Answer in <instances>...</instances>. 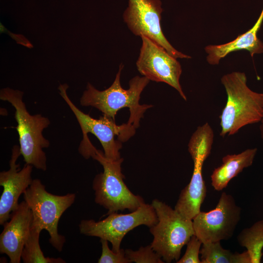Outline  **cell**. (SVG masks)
<instances>
[{
    "mask_svg": "<svg viewBox=\"0 0 263 263\" xmlns=\"http://www.w3.org/2000/svg\"><path fill=\"white\" fill-rule=\"evenodd\" d=\"M78 151L85 159L91 157L103 167V171L94 178L92 188L95 202L108 210L106 215L125 209L132 212L145 203L143 198L134 194L124 182V176L121 172L123 158L115 160L107 158L89 139L80 143Z\"/></svg>",
    "mask_w": 263,
    "mask_h": 263,
    "instance_id": "6da1fadb",
    "label": "cell"
},
{
    "mask_svg": "<svg viewBox=\"0 0 263 263\" xmlns=\"http://www.w3.org/2000/svg\"><path fill=\"white\" fill-rule=\"evenodd\" d=\"M227 95L225 105L220 116V135L225 137L237 133L250 124L260 122L263 111V93L251 90L245 73L233 72L221 78Z\"/></svg>",
    "mask_w": 263,
    "mask_h": 263,
    "instance_id": "7a4b0ae2",
    "label": "cell"
},
{
    "mask_svg": "<svg viewBox=\"0 0 263 263\" xmlns=\"http://www.w3.org/2000/svg\"><path fill=\"white\" fill-rule=\"evenodd\" d=\"M123 67V64L120 65L113 82L105 90L99 91L88 83L86 89L80 99V104L82 106L94 107L114 121L119 110L128 108L130 115L127 123L136 129L139 126L140 119L143 117L144 113L153 106L139 104L141 94L150 80L144 76L137 75L130 80L129 88L124 89L120 83Z\"/></svg>",
    "mask_w": 263,
    "mask_h": 263,
    "instance_id": "3957f363",
    "label": "cell"
},
{
    "mask_svg": "<svg viewBox=\"0 0 263 263\" xmlns=\"http://www.w3.org/2000/svg\"><path fill=\"white\" fill-rule=\"evenodd\" d=\"M23 93L10 88L0 91V99L9 102L15 109V118L21 155L25 164L37 169H47L46 156L43 149L50 146V141L42 134L50 124V120L41 114L31 115L23 101Z\"/></svg>",
    "mask_w": 263,
    "mask_h": 263,
    "instance_id": "277c9868",
    "label": "cell"
},
{
    "mask_svg": "<svg viewBox=\"0 0 263 263\" xmlns=\"http://www.w3.org/2000/svg\"><path fill=\"white\" fill-rule=\"evenodd\" d=\"M75 197L74 193L64 195L50 193L38 179H33L23 193L24 200L32 213L31 226L40 231L47 230L50 235V243L59 252L62 249L65 238L58 232V222L63 213L74 203Z\"/></svg>",
    "mask_w": 263,
    "mask_h": 263,
    "instance_id": "5b68a950",
    "label": "cell"
},
{
    "mask_svg": "<svg viewBox=\"0 0 263 263\" xmlns=\"http://www.w3.org/2000/svg\"><path fill=\"white\" fill-rule=\"evenodd\" d=\"M157 222L150 227L153 249L166 263L177 261L183 247L195 235L192 220L185 218L166 203L154 199L151 203Z\"/></svg>",
    "mask_w": 263,
    "mask_h": 263,
    "instance_id": "8992f818",
    "label": "cell"
},
{
    "mask_svg": "<svg viewBox=\"0 0 263 263\" xmlns=\"http://www.w3.org/2000/svg\"><path fill=\"white\" fill-rule=\"evenodd\" d=\"M100 221L83 220L79 225L81 234L100 238L110 242L112 249L117 252L121 242L127 233L145 225L149 228L157 222V217L151 204L145 203L135 211L127 214L113 212Z\"/></svg>",
    "mask_w": 263,
    "mask_h": 263,
    "instance_id": "52a82bcc",
    "label": "cell"
},
{
    "mask_svg": "<svg viewBox=\"0 0 263 263\" xmlns=\"http://www.w3.org/2000/svg\"><path fill=\"white\" fill-rule=\"evenodd\" d=\"M68 86L60 84V95L75 114L80 127L83 135L91 133L100 141L104 156L108 159L115 160L120 159L121 142L127 141L135 133L136 128L125 123L118 125L113 119L103 114L99 119L92 117L80 110L71 100L67 94Z\"/></svg>",
    "mask_w": 263,
    "mask_h": 263,
    "instance_id": "ba28073f",
    "label": "cell"
},
{
    "mask_svg": "<svg viewBox=\"0 0 263 263\" xmlns=\"http://www.w3.org/2000/svg\"><path fill=\"white\" fill-rule=\"evenodd\" d=\"M241 211L233 197L223 192L215 208L201 211L192 220L195 235L203 244L230 239L241 219Z\"/></svg>",
    "mask_w": 263,
    "mask_h": 263,
    "instance_id": "9c48e42d",
    "label": "cell"
},
{
    "mask_svg": "<svg viewBox=\"0 0 263 263\" xmlns=\"http://www.w3.org/2000/svg\"><path fill=\"white\" fill-rule=\"evenodd\" d=\"M161 5L160 0H129L123 15L124 21L134 35L146 36L174 57L190 58L174 48L164 36L160 24Z\"/></svg>",
    "mask_w": 263,
    "mask_h": 263,
    "instance_id": "30bf717a",
    "label": "cell"
},
{
    "mask_svg": "<svg viewBox=\"0 0 263 263\" xmlns=\"http://www.w3.org/2000/svg\"><path fill=\"white\" fill-rule=\"evenodd\" d=\"M140 37L142 45L136 62L139 72L150 80L168 84L186 101L187 96L180 83L182 72L180 62L146 36Z\"/></svg>",
    "mask_w": 263,
    "mask_h": 263,
    "instance_id": "8fae6325",
    "label": "cell"
},
{
    "mask_svg": "<svg viewBox=\"0 0 263 263\" xmlns=\"http://www.w3.org/2000/svg\"><path fill=\"white\" fill-rule=\"evenodd\" d=\"M20 155L19 146H14L9 161V169L0 172V185L3 188L0 198V225H3L10 218L11 214L19 205V196L33 180L31 177L33 166L25 164L20 169L19 164L17 163Z\"/></svg>",
    "mask_w": 263,
    "mask_h": 263,
    "instance_id": "7c38bea8",
    "label": "cell"
},
{
    "mask_svg": "<svg viewBox=\"0 0 263 263\" xmlns=\"http://www.w3.org/2000/svg\"><path fill=\"white\" fill-rule=\"evenodd\" d=\"M32 211L24 200L11 214L10 220L3 224L0 235V253L6 254L10 263H19L24 245L31 230Z\"/></svg>",
    "mask_w": 263,
    "mask_h": 263,
    "instance_id": "4fadbf2b",
    "label": "cell"
},
{
    "mask_svg": "<svg viewBox=\"0 0 263 263\" xmlns=\"http://www.w3.org/2000/svg\"><path fill=\"white\" fill-rule=\"evenodd\" d=\"M207 158L198 156L193 158L194 168L188 185L181 191L174 209L185 218L193 220L201 211L207 194V188L202 174L203 166Z\"/></svg>",
    "mask_w": 263,
    "mask_h": 263,
    "instance_id": "5bb4252c",
    "label": "cell"
},
{
    "mask_svg": "<svg viewBox=\"0 0 263 263\" xmlns=\"http://www.w3.org/2000/svg\"><path fill=\"white\" fill-rule=\"evenodd\" d=\"M263 22V8L256 22L247 31L225 44L207 46L205 50L207 55V62L212 65L219 64L221 59L237 51L247 50L252 57L263 53V42L257 36Z\"/></svg>",
    "mask_w": 263,
    "mask_h": 263,
    "instance_id": "9a60e30c",
    "label": "cell"
},
{
    "mask_svg": "<svg viewBox=\"0 0 263 263\" xmlns=\"http://www.w3.org/2000/svg\"><path fill=\"white\" fill-rule=\"evenodd\" d=\"M256 148L246 149L238 154H227L222 158V164L214 169L211 176L215 190L225 188L229 181L245 168L251 166L257 152Z\"/></svg>",
    "mask_w": 263,
    "mask_h": 263,
    "instance_id": "2e32d148",
    "label": "cell"
},
{
    "mask_svg": "<svg viewBox=\"0 0 263 263\" xmlns=\"http://www.w3.org/2000/svg\"><path fill=\"white\" fill-rule=\"evenodd\" d=\"M200 254L201 263H251L247 250L242 253H232L224 248L221 241L202 244Z\"/></svg>",
    "mask_w": 263,
    "mask_h": 263,
    "instance_id": "e0dca14e",
    "label": "cell"
},
{
    "mask_svg": "<svg viewBox=\"0 0 263 263\" xmlns=\"http://www.w3.org/2000/svg\"><path fill=\"white\" fill-rule=\"evenodd\" d=\"M238 242L250 255L251 263H260L263 255V220L243 229L237 236Z\"/></svg>",
    "mask_w": 263,
    "mask_h": 263,
    "instance_id": "ac0fdd59",
    "label": "cell"
},
{
    "mask_svg": "<svg viewBox=\"0 0 263 263\" xmlns=\"http://www.w3.org/2000/svg\"><path fill=\"white\" fill-rule=\"evenodd\" d=\"M41 231L31 226L30 236L26 242L21 256L24 263H64L60 258L46 257L41 250L39 238Z\"/></svg>",
    "mask_w": 263,
    "mask_h": 263,
    "instance_id": "d6986e66",
    "label": "cell"
},
{
    "mask_svg": "<svg viewBox=\"0 0 263 263\" xmlns=\"http://www.w3.org/2000/svg\"><path fill=\"white\" fill-rule=\"evenodd\" d=\"M126 257L131 263H163L165 262L155 252L151 245L140 247L137 250L131 249L125 250Z\"/></svg>",
    "mask_w": 263,
    "mask_h": 263,
    "instance_id": "ffe728a7",
    "label": "cell"
},
{
    "mask_svg": "<svg viewBox=\"0 0 263 263\" xmlns=\"http://www.w3.org/2000/svg\"><path fill=\"white\" fill-rule=\"evenodd\" d=\"M102 246L101 255L98 260V263H131L126 257L125 250L120 248L117 252L110 249L108 241L100 239Z\"/></svg>",
    "mask_w": 263,
    "mask_h": 263,
    "instance_id": "44dd1931",
    "label": "cell"
},
{
    "mask_svg": "<svg viewBox=\"0 0 263 263\" xmlns=\"http://www.w3.org/2000/svg\"><path fill=\"white\" fill-rule=\"evenodd\" d=\"M202 242L195 235H193L187 243L184 255L177 263H201L199 255Z\"/></svg>",
    "mask_w": 263,
    "mask_h": 263,
    "instance_id": "7402d4cb",
    "label": "cell"
},
{
    "mask_svg": "<svg viewBox=\"0 0 263 263\" xmlns=\"http://www.w3.org/2000/svg\"><path fill=\"white\" fill-rule=\"evenodd\" d=\"M260 123H261V124L260 126V131L261 137L263 144V116L260 121Z\"/></svg>",
    "mask_w": 263,
    "mask_h": 263,
    "instance_id": "603a6c76",
    "label": "cell"
}]
</instances>
